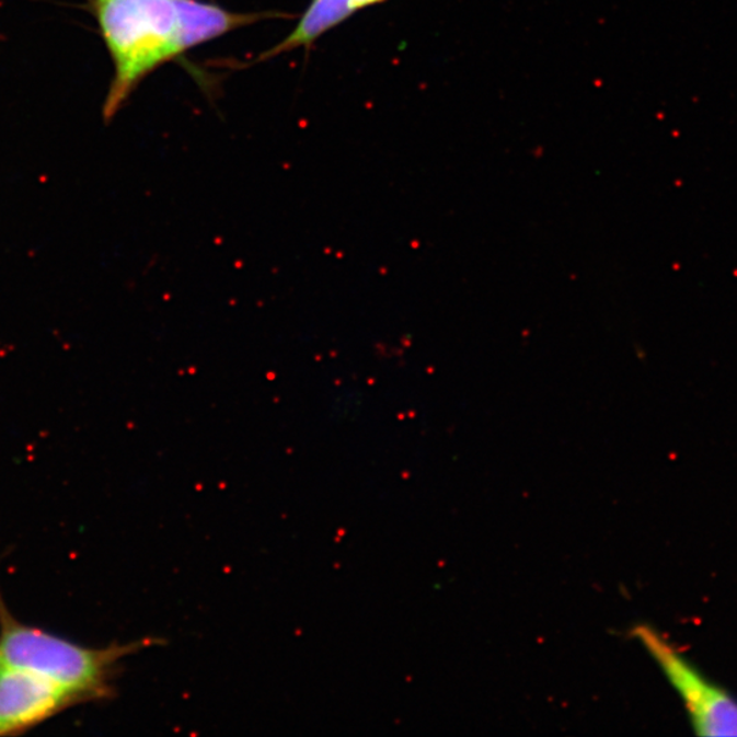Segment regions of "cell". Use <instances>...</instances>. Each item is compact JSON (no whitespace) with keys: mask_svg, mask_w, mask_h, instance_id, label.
<instances>
[{"mask_svg":"<svg viewBox=\"0 0 737 737\" xmlns=\"http://www.w3.org/2000/svg\"><path fill=\"white\" fill-rule=\"evenodd\" d=\"M634 635L678 691L696 735L737 736V701L729 692L711 683L657 631L641 625L634 630Z\"/></svg>","mask_w":737,"mask_h":737,"instance_id":"3957f363","label":"cell"},{"mask_svg":"<svg viewBox=\"0 0 737 737\" xmlns=\"http://www.w3.org/2000/svg\"><path fill=\"white\" fill-rule=\"evenodd\" d=\"M88 8L114 65L103 105L107 124L160 66L265 19L203 0H88Z\"/></svg>","mask_w":737,"mask_h":737,"instance_id":"6da1fadb","label":"cell"},{"mask_svg":"<svg viewBox=\"0 0 737 737\" xmlns=\"http://www.w3.org/2000/svg\"><path fill=\"white\" fill-rule=\"evenodd\" d=\"M350 2L354 13H357L359 10L370 8V5H376L387 2V0H348Z\"/></svg>","mask_w":737,"mask_h":737,"instance_id":"8992f818","label":"cell"},{"mask_svg":"<svg viewBox=\"0 0 737 737\" xmlns=\"http://www.w3.org/2000/svg\"><path fill=\"white\" fill-rule=\"evenodd\" d=\"M354 14L348 0H312L290 35L264 53L258 60H267L298 48H309L326 32Z\"/></svg>","mask_w":737,"mask_h":737,"instance_id":"5b68a950","label":"cell"},{"mask_svg":"<svg viewBox=\"0 0 737 737\" xmlns=\"http://www.w3.org/2000/svg\"><path fill=\"white\" fill-rule=\"evenodd\" d=\"M74 698L54 681L0 664V734L31 727Z\"/></svg>","mask_w":737,"mask_h":737,"instance_id":"277c9868","label":"cell"},{"mask_svg":"<svg viewBox=\"0 0 737 737\" xmlns=\"http://www.w3.org/2000/svg\"><path fill=\"white\" fill-rule=\"evenodd\" d=\"M146 642L85 648L44 631L9 622L0 634V664L30 670L64 687L71 695H99L120 658L146 647Z\"/></svg>","mask_w":737,"mask_h":737,"instance_id":"7a4b0ae2","label":"cell"}]
</instances>
